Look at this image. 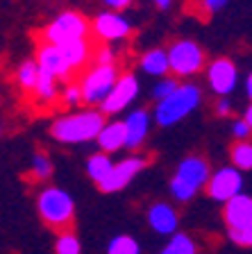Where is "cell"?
Here are the masks:
<instances>
[{"label":"cell","instance_id":"1","mask_svg":"<svg viewBox=\"0 0 252 254\" xmlns=\"http://www.w3.org/2000/svg\"><path fill=\"white\" fill-rule=\"evenodd\" d=\"M105 114L102 111H78V114H69L62 116L53 123L50 127V136L59 143H82L98 138V134L105 127Z\"/></svg>","mask_w":252,"mask_h":254},{"label":"cell","instance_id":"2","mask_svg":"<svg viewBox=\"0 0 252 254\" xmlns=\"http://www.w3.org/2000/svg\"><path fill=\"white\" fill-rule=\"evenodd\" d=\"M200 89L195 84H179L173 93L157 102L155 109V121L159 127H170L175 123H179L182 118H186L191 111H195V107L200 105Z\"/></svg>","mask_w":252,"mask_h":254},{"label":"cell","instance_id":"3","mask_svg":"<svg viewBox=\"0 0 252 254\" xmlns=\"http://www.w3.org/2000/svg\"><path fill=\"white\" fill-rule=\"evenodd\" d=\"M209 164L202 157H186L170 180V193L177 202H189L202 186L209 184Z\"/></svg>","mask_w":252,"mask_h":254},{"label":"cell","instance_id":"4","mask_svg":"<svg viewBox=\"0 0 252 254\" xmlns=\"http://www.w3.org/2000/svg\"><path fill=\"white\" fill-rule=\"evenodd\" d=\"M37 206L48 227H55V229L71 227L73 213H75V202L66 190L57 189V186H48V189H43L39 193Z\"/></svg>","mask_w":252,"mask_h":254},{"label":"cell","instance_id":"5","mask_svg":"<svg viewBox=\"0 0 252 254\" xmlns=\"http://www.w3.org/2000/svg\"><path fill=\"white\" fill-rule=\"evenodd\" d=\"M118 70L114 64H95V68L82 77L80 86H82V102L84 105H102L114 84L118 82Z\"/></svg>","mask_w":252,"mask_h":254},{"label":"cell","instance_id":"6","mask_svg":"<svg viewBox=\"0 0 252 254\" xmlns=\"http://www.w3.org/2000/svg\"><path fill=\"white\" fill-rule=\"evenodd\" d=\"M91 32L89 21L84 18L80 11H62L50 25L43 30L41 39L46 43H66L73 39H86Z\"/></svg>","mask_w":252,"mask_h":254},{"label":"cell","instance_id":"7","mask_svg":"<svg viewBox=\"0 0 252 254\" xmlns=\"http://www.w3.org/2000/svg\"><path fill=\"white\" fill-rule=\"evenodd\" d=\"M168 59H170V70L175 75H195L202 66H205V53L202 48L195 41L189 39H182V41H175L173 46L168 48Z\"/></svg>","mask_w":252,"mask_h":254},{"label":"cell","instance_id":"8","mask_svg":"<svg viewBox=\"0 0 252 254\" xmlns=\"http://www.w3.org/2000/svg\"><path fill=\"white\" fill-rule=\"evenodd\" d=\"M139 95V79L132 73H125L118 77V82L114 84V89L109 91L102 105H100V111L105 116H111V114H118V111L127 109V107L134 102V98Z\"/></svg>","mask_w":252,"mask_h":254},{"label":"cell","instance_id":"9","mask_svg":"<svg viewBox=\"0 0 252 254\" xmlns=\"http://www.w3.org/2000/svg\"><path fill=\"white\" fill-rule=\"evenodd\" d=\"M241 189H243V177L237 166H234V168L216 170L209 177V184H207V193H209V197L216 202L232 200L234 195L241 193Z\"/></svg>","mask_w":252,"mask_h":254},{"label":"cell","instance_id":"10","mask_svg":"<svg viewBox=\"0 0 252 254\" xmlns=\"http://www.w3.org/2000/svg\"><path fill=\"white\" fill-rule=\"evenodd\" d=\"M143 168H146V159H143V157H127V159H123V161L114 164L111 173L107 175V180L98 184L100 190H102V193H116V190H123L139 173H141Z\"/></svg>","mask_w":252,"mask_h":254},{"label":"cell","instance_id":"11","mask_svg":"<svg viewBox=\"0 0 252 254\" xmlns=\"http://www.w3.org/2000/svg\"><path fill=\"white\" fill-rule=\"evenodd\" d=\"M91 30L102 41H121V39L130 37L132 25L125 16L116 14V11H102V14L95 16Z\"/></svg>","mask_w":252,"mask_h":254},{"label":"cell","instance_id":"12","mask_svg":"<svg viewBox=\"0 0 252 254\" xmlns=\"http://www.w3.org/2000/svg\"><path fill=\"white\" fill-rule=\"evenodd\" d=\"M207 77H209V86L214 93L227 95L234 91V86H237L239 73H237V66H234L230 59L223 57V59H216V62L209 64Z\"/></svg>","mask_w":252,"mask_h":254},{"label":"cell","instance_id":"13","mask_svg":"<svg viewBox=\"0 0 252 254\" xmlns=\"http://www.w3.org/2000/svg\"><path fill=\"white\" fill-rule=\"evenodd\" d=\"M225 222L230 232H239V229H246L248 225H252V197L246 193H239L232 200L225 202Z\"/></svg>","mask_w":252,"mask_h":254},{"label":"cell","instance_id":"14","mask_svg":"<svg viewBox=\"0 0 252 254\" xmlns=\"http://www.w3.org/2000/svg\"><path fill=\"white\" fill-rule=\"evenodd\" d=\"M37 62H39V66H41V68H46V70H50L53 75H57V79H69L71 73H73L71 64L66 62V57H64L62 48L55 46V43H46V41H43L41 46H39Z\"/></svg>","mask_w":252,"mask_h":254},{"label":"cell","instance_id":"15","mask_svg":"<svg viewBox=\"0 0 252 254\" xmlns=\"http://www.w3.org/2000/svg\"><path fill=\"white\" fill-rule=\"evenodd\" d=\"M125 129H127V145L125 148L134 150L139 145H143L148 136V129H150V116H148L146 109H137L130 111L125 118Z\"/></svg>","mask_w":252,"mask_h":254},{"label":"cell","instance_id":"16","mask_svg":"<svg viewBox=\"0 0 252 254\" xmlns=\"http://www.w3.org/2000/svg\"><path fill=\"white\" fill-rule=\"evenodd\" d=\"M177 211L166 202H157L148 211V222L157 234H175L177 229Z\"/></svg>","mask_w":252,"mask_h":254},{"label":"cell","instance_id":"17","mask_svg":"<svg viewBox=\"0 0 252 254\" xmlns=\"http://www.w3.org/2000/svg\"><path fill=\"white\" fill-rule=\"evenodd\" d=\"M98 145L102 152H116L127 145V129L125 121H111L102 127V132L98 134Z\"/></svg>","mask_w":252,"mask_h":254},{"label":"cell","instance_id":"18","mask_svg":"<svg viewBox=\"0 0 252 254\" xmlns=\"http://www.w3.org/2000/svg\"><path fill=\"white\" fill-rule=\"evenodd\" d=\"M57 46V43H55ZM59 48H62L64 57H66V62L71 64V68L78 70L82 68L84 64L91 59V46L86 39H73V41H66V43H59Z\"/></svg>","mask_w":252,"mask_h":254},{"label":"cell","instance_id":"19","mask_svg":"<svg viewBox=\"0 0 252 254\" xmlns=\"http://www.w3.org/2000/svg\"><path fill=\"white\" fill-rule=\"evenodd\" d=\"M141 70L153 77H162L170 70V59H168V50L164 48H155V50H148L141 57Z\"/></svg>","mask_w":252,"mask_h":254},{"label":"cell","instance_id":"20","mask_svg":"<svg viewBox=\"0 0 252 254\" xmlns=\"http://www.w3.org/2000/svg\"><path fill=\"white\" fill-rule=\"evenodd\" d=\"M111 168H114V161L109 159V154L107 152L91 154L89 161H86V173H89V177L95 182V184L105 182L107 175L111 173Z\"/></svg>","mask_w":252,"mask_h":254},{"label":"cell","instance_id":"21","mask_svg":"<svg viewBox=\"0 0 252 254\" xmlns=\"http://www.w3.org/2000/svg\"><path fill=\"white\" fill-rule=\"evenodd\" d=\"M39 75H41V66H39L37 59H27L18 66V84H21L23 91H37V84H39Z\"/></svg>","mask_w":252,"mask_h":254},{"label":"cell","instance_id":"22","mask_svg":"<svg viewBox=\"0 0 252 254\" xmlns=\"http://www.w3.org/2000/svg\"><path fill=\"white\" fill-rule=\"evenodd\" d=\"M232 164L239 170H252V143L250 141H239L232 145Z\"/></svg>","mask_w":252,"mask_h":254},{"label":"cell","instance_id":"23","mask_svg":"<svg viewBox=\"0 0 252 254\" xmlns=\"http://www.w3.org/2000/svg\"><path fill=\"white\" fill-rule=\"evenodd\" d=\"M162 254H195V243L186 234H173V238L166 243Z\"/></svg>","mask_w":252,"mask_h":254},{"label":"cell","instance_id":"24","mask_svg":"<svg viewBox=\"0 0 252 254\" xmlns=\"http://www.w3.org/2000/svg\"><path fill=\"white\" fill-rule=\"evenodd\" d=\"M57 75H53L50 70L41 68V75H39V84H37V91L34 93L41 98V100H53L57 95Z\"/></svg>","mask_w":252,"mask_h":254},{"label":"cell","instance_id":"25","mask_svg":"<svg viewBox=\"0 0 252 254\" xmlns=\"http://www.w3.org/2000/svg\"><path fill=\"white\" fill-rule=\"evenodd\" d=\"M107 254H139V243L127 234H121V236L111 238Z\"/></svg>","mask_w":252,"mask_h":254},{"label":"cell","instance_id":"26","mask_svg":"<svg viewBox=\"0 0 252 254\" xmlns=\"http://www.w3.org/2000/svg\"><path fill=\"white\" fill-rule=\"evenodd\" d=\"M32 175H34L37 180H48V177L53 175V161H50L46 154L37 152L32 157Z\"/></svg>","mask_w":252,"mask_h":254},{"label":"cell","instance_id":"27","mask_svg":"<svg viewBox=\"0 0 252 254\" xmlns=\"http://www.w3.org/2000/svg\"><path fill=\"white\" fill-rule=\"evenodd\" d=\"M177 79L175 77H159V82L155 84V89H153V95H155V100H164V98H168V95L173 93L175 89H177Z\"/></svg>","mask_w":252,"mask_h":254},{"label":"cell","instance_id":"28","mask_svg":"<svg viewBox=\"0 0 252 254\" xmlns=\"http://www.w3.org/2000/svg\"><path fill=\"white\" fill-rule=\"evenodd\" d=\"M55 250H57V254H80V241L73 234H62Z\"/></svg>","mask_w":252,"mask_h":254},{"label":"cell","instance_id":"29","mask_svg":"<svg viewBox=\"0 0 252 254\" xmlns=\"http://www.w3.org/2000/svg\"><path fill=\"white\" fill-rule=\"evenodd\" d=\"M232 241L239 245H246V248H252V225H248L246 229H239V232H230Z\"/></svg>","mask_w":252,"mask_h":254},{"label":"cell","instance_id":"30","mask_svg":"<svg viewBox=\"0 0 252 254\" xmlns=\"http://www.w3.org/2000/svg\"><path fill=\"white\" fill-rule=\"evenodd\" d=\"M232 134L239 138V141H248L252 134V127L248 125V121L243 118V121H234V125H232Z\"/></svg>","mask_w":252,"mask_h":254},{"label":"cell","instance_id":"31","mask_svg":"<svg viewBox=\"0 0 252 254\" xmlns=\"http://www.w3.org/2000/svg\"><path fill=\"white\" fill-rule=\"evenodd\" d=\"M64 102L71 105V107H75L78 102H82V86H75V84L66 86V89H64Z\"/></svg>","mask_w":252,"mask_h":254},{"label":"cell","instance_id":"32","mask_svg":"<svg viewBox=\"0 0 252 254\" xmlns=\"http://www.w3.org/2000/svg\"><path fill=\"white\" fill-rule=\"evenodd\" d=\"M95 64H114V53L109 48H100L95 55Z\"/></svg>","mask_w":252,"mask_h":254},{"label":"cell","instance_id":"33","mask_svg":"<svg viewBox=\"0 0 252 254\" xmlns=\"http://www.w3.org/2000/svg\"><path fill=\"white\" fill-rule=\"evenodd\" d=\"M230 109H232L230 100H227L225 95H221V100L216 102V114H218V116H227V114H230Z\"/></svg>","mask_w":252,"mask_h":254},{"label":"cell","instance_id":"34","mask_svg":"<svg viewBox=\"0 0 252 254\" xmlns=\"http://www.w3.org/2000/svg\"><path fill=\"white\" fill-rule=\"evenodd\" d=\"M227 0H200V5L205 7L207 11H218L221 7H225Z\"/></svg>","mask_w":252,"mask_h":254},{"label":"cell","instance_id":"35","mask_svg":"<svg viewBox=\"0 0 252 254\" xmlns=\"http://www.w3.org/2000/svg\"><path fill=\"white\" fill-rule=\"evenodd\" d=\"M102 2H105L107 7H111V9H125L132 0H102Z\"/></svg>","mask_w":252,"mask_h":254},{"label":"cell","instance_id":"36","mask_svg":"<svg viewBox=\"0 0 252 254\" xmlns=\"http://www.w3.org/2000/svg\"><path fill=\"white\" fill-rule=\"evenodd\" d=\"M155 5L159 7V9H168V7H170V2H173V0H153Z\"/></svg>","mask_w":252,"mask_h":254},{"label":"cell","instance_id":"37","mask_svg":"<svg viewBox=\"0 0 252 254\" xmlns=\"http://www.w3.org/2000/svg\"><path fill=\"white\" fill-rule=\"evenodd\" d=\"M246 93H248V98L252 100V73L248 75V79H246Z\"/></svg>","mask_w":252,"mask_h":254},{"label":"cell","instance_id":"38","mask_svg":"<svg viewBox=\"0 0 252 254\" xmlns=\"http://www.w3.org/2000/svg\"><path fill=\"white\" fill-rule=\"evenodd\" d=\"M243 118H246V121H248V125L252 127V100H250V107H248V109H246V116H243Z\"/></svg>","mask_w":252,"mask_h":254}]
</instances>
